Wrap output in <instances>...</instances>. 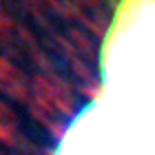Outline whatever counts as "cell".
Here are the masks:
<instances>
[{
	"label": "cell",
	"instance_id": "cell-2",
	"mask_svg": "<svg viewBox=\"0 0 155 155\" xmlns=\"http://www.w3.org/2000/svg\"><path fill=\"white\" fill-rule=\"evenodd\" d=\"M53 155H155V117L97 91L69 120Z\"/></svg>",
	"mask_w": 155,
	"mask_h": 155
},
{
	"label": "cell",
	"instance_id": "cell-1",
	"mask_svg": "<svg viewBox=\"0 0 155 155\" xmlns=\"http://www.w3.org/2000/svg\"><path fill=\"white\" fill-rule=\"evenodd\" d=\"M100 91L155 117V0H117L100 45Z\"/></svg>",
	"mask_w": 155,
	"mask_h": 155
}]
</instances>
